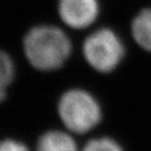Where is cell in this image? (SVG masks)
Listing matches in <instances>:
<instances>
[{
    "mask_svg": "<svg viewBox=\"0 0 151 151\" xmlns=\"http://www.w3.org/2000/svg\"><path fill=\"white\" fill-rule=\"evenodd\" d=\"M82 151H124L118 142L110 137H96L86 143Z\"/></svg>",
    "mask_w": 151,
    "mask_h": 151,
    "instance_id": "cell-8",
    "label": "cell"
},
{
    "mask_svg": "<svg viewBox=\"0 0 151 151\" xmlns=\"http://www.w3.org/2000/svg\"><path fill=\"white\" fill-rule=\"evenodd\" d=\"M83 56L90 67L108 73L120 65L125 56V46L121 38L107 27L92 32L83 43Z\"/></svg>",
    "mask_w": 151,
    "mask_h": 151,
    "instance_id": "cell-3",
    "label": "cell"
},
{
    "mask_svg": "<svg viewBox=\"0 0 151 151\" xmlns=\"http://www.w3.org/2000/svg\"><path fill=\"white\" fill-rule=\"evenodd\" d=\"M37 151H79V149L69 133L60 130H50L39 137Z\"/></svg>",
    "mask_w": 151,
    "mask_h": 151,
    "instance_id": "cell-5",
    "label": "cell"
},
{
    "mask_svg": "<svg viewBox=\"0 0 151 151\" xmlns=\"http://www.w3.org/2000/svg\"><path fill=\"white\" fill-rule=\"evenodd\" d=\"M71 42L61 28L55 25H38L24 37L23 50L34 68L52 71L61 68L71 54Z\"/></svg>",
    "mask_w": 151,
    "mask_h": 151,
    "instance_id": "cell-1",
    "label": "cell"
},
{
    "mask_svg": "<svg viewBox=\"0 0 151 151\" xmlns=\"http://www.w3.org/2000/svg\"><path fill=\"white\" fill-rule=\"evenodd\" d=\"M15 64L5 52L0 50V103L6 98L7 88L15 78Z\"/></svg>",
    "mask_w": 151,
    "mask_h": 151,
    "instance_id": "cell-7",
    "label": "cell"
},
{
    "mask_svg": "<svg viewBox=\"0 0 151 151\" xmlns=\"http://www.w3.org/2000/svg\"><path fill=\"white\" fill-rule=\"evenodd\" d=\"M0 151H31L22 142L13 139H0Z\"/></svg>",
    "mask_w": 151,
    "mask_h": 151,
    "instance_id": "cell-9",
    "label": "cell"
},
{
    "mask_svg": "<svg viewBox=\"0 0 151 151\" xmlns=\"http://www.w3.org/2000/svg\"><path fill=\"white\" fill-rule=\"evenodd\" d=\"M58 12L67 26L83 29L97 20L100 4L98 0H59Z\"/></svg>",
    "mask_w": 151,
    "mask_h": 151,
    "instance_id": "cell-4",
    "label": "cell"
},
{
    "mask_svg": "<svg viewBox=\"0 0 151 151\" xmlns=\"http://www.w3.org/2000/svg\"><path fill=\"white\" fill-rule=\"evenodd\" d=\"M58 113L66 129L76 134L91 131L102 120L99 102L91 93L80 88L69 89L62 94Z\"/></svg>",
    "mask_w": 151,
    "mask_h": 151,
    "instance_id": "cell-2",
    "label": "cell"
},
{
    "mask_svg": "<svg viewBox=\"0 0 151 151\" xmlns=\"http://www.w3.org/2000/svg\"><path fill=\"white\" fill-rule=\"evenodd\" d=\"M131 35L143 50L151 52V7L142 9L133 18Z\"/></svg>",
    "mask_w": 151,
    "mask_h": 151,
    "instance_id": "cell-6",
    "label": "cell"
}]
</instances>
